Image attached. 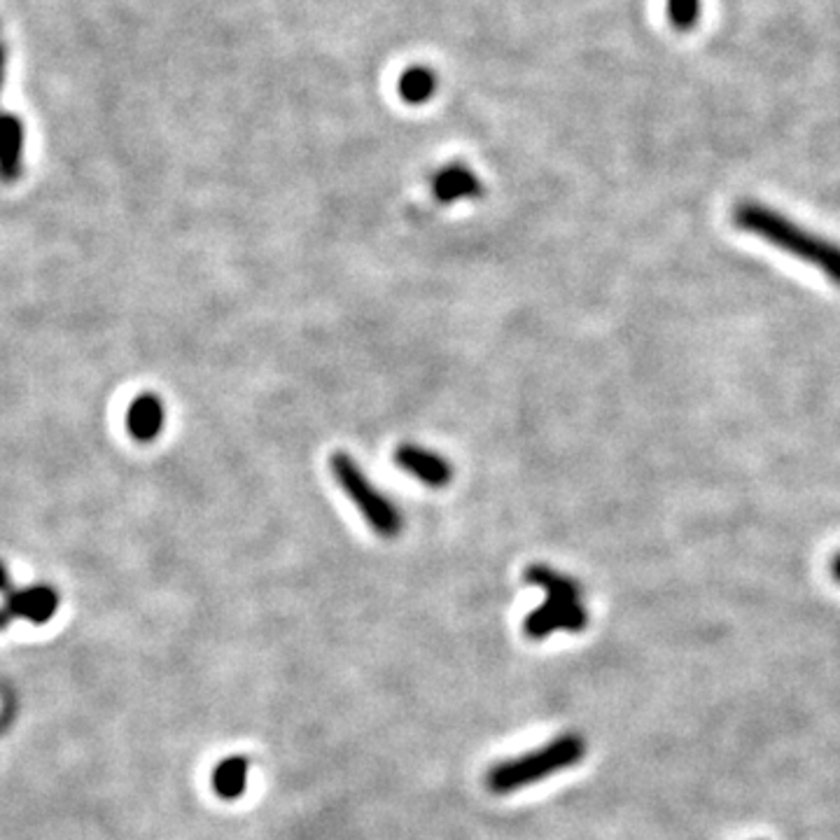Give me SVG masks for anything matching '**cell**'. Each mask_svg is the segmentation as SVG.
Here are the masks:
<instances>
[{
  "label": "cell",
  "instance_id": "obj_4",
  "mask_svg": "<svg viewBox=\"0 0 840 840\" xmlns=\"http://www.w3.org/2000/svg\"><path fill=\"white\" fill-rule=\"evenodd\" d=\"M331 475H335L339 488L346 493V498L355 504V510L362 514L366 525L385 539H395L405 530V516H401L399 506L376 488V483L370 481L362 467L350 458L348 453L339 451L329 458Z\"/></svg>",
  "mask_w": 840,
  "mask_h": 840
},
{
  "label": "cell",
  "instance_id": "obj_14",
  "mask_svg": "<svg viewBox=\"0 0 840 840\" xmlns=\"http://www.w3.org/2000/svg\"><path fill=\"white\" fill-rule=\"evenodd\" d=\"M831 572H833V580H836V582H840V553L833 558V563H831Z\"/></svg>",
  "mask_w": 840,
  "mask_h": 840
},
{
  "label": "cell",
  "instance_id": "obj_13",
  "mask_svg": "<svg viewBox=\"0 0 840 840\" xmlns=\"http://www.w3.org/2000/svg\"><path fill=\"white\" fill-rule=\"evenodd\" d=\"M8 588H10V574L3 565H0V593H5Z\"/></svg>",
  "mask_w": 840,
  "mask_h": 840
},
{
  "label": "cell",
  "instance_id": "obj_8",
  "mask_svg": "<svg viewBox=\"0 0 840 840\" xmlns=\"http://www.w3.org/2000/svg\"><path fill=\"white\" fill-rule=\"evenodd\" d=\"M59 609V593L49 586H33L16 591L8 598V611L16 619L31 623H47Z\"/></svg>",
  "mask_w": 840,
  "mask_h": 840
},
{
  "label": "cell",
  "instance_id": "obj_2",
  "mask_svg": "<svg viewBox=\"0 0 840 840\" xmlns=\"http://www.w3.org/2000/svg\"><path fill=\"white\" fill-rule=\"evenodd\" d=\"M525 580L547 593V603L539 605L525 617V635L533 640H545L556 633V630L582 633L588 626V611L582 605V586L576 584L572 576L537 563L525 570Z\"/></svg>",
  "mask_w": 840,
  "mask_h": 840
},
{
  "label": "cell",
  "instance_id": "obj_15",
  "mask_svg": "<svg viewBox=\"0 0 840 840\" xmlns=\"http://www.w3.org/2000/svg\"><path fill=\"white\" fill-rule=\"evenodd\" d=\"M10 619H12V615H10L8 607H5L3 611H0V630H3V628L10 623Z\"/></svg>",
  "mask_w": 840,
  "mask_h": 840
},
{
  "label": "cell",
  "instance_id": "obj_1",
  "mask_svg": "<svg viewBox=\"0 0 840 840\" xmlns=\"http://www.w3.org/2000/svg\"><path fill=\"white\" fill-rule=\"evenodd\" d=\"M733 218L740 230L773 243L775 248L790 253L803 261H808V265L825 271L831 283L840 288V245L810 234L808 230L798 226L794 220L780 215L778 210L755 201L740 203L735 208Z\"/></svg>",
  "mask_w": 840,
  "mask_h": 840
},
{
  "label": "cell",
  "instance_id": "obj_6",
  "mask_svg": "<svg viewBox=\"0 0 840 840\" xmlns=\"http://www.w3.org/2000/svg\"><path fill=\"white\" fill-rule=\"evenodd\" d=\"M432 191L434 199L440 203H458V201H471L483 195V185L479 175L465 164H448L442 171L434 173L432 178Z\"/></svg>",
  "mask_w": 840,
  "mask_h": 840
},
{
  "label": "cell",
  "instance_id": "obj_11",
  "mask_svg": "<svg viewBox=\"0 0 840 840\" xmlns=\"http://www.w3.org/2000/svg\"><path fill=\"white\" fill-rule=\"evenodd\" d=\"M248 759L243 757H232L218 763L215 773H213V790L220 798L234 801L238 798L245 786H248Z\"/></svg>",
  "mask_w": 840,
  "mask_h": 840
},
{
  "label": "cell",
  "instance_id": "obj_3",
  "mask_svg": "<svg viewBox=\"0 0 840 840\" xmlns=\"http://www.w3.org/2000/svg\"><path fill=\"white\" fill-rule=\"evenodd\" d=\"M586 757V743L582 735L565 733L558 735L545 747H537L528 755L502 761L488 770L486 784L493 794H512L530 786L533 782L547 780L553 773H560Z\"/></svg>",
  "mask_w": 840,
  "mask_h": 840
},
{
  "label": "cell",
  "instance_id": "obj_5",
  "mask_svg": "<svg viewBox=\"0 0 840 840\" xmlns=\"http://www.w3.org/2000/svg\"><path fill=\"white\" fill-rule=\"evenodd\" d=\"M395 463L407 475L425 483L428 488H446L453 481V465L442 453L430 451L418 444H399L395 451Z\"/></svg>",
  "mask_w": 840,
  "mask_h": 840
},
{
  "label": "cell",
  "instance_id": "obj_10",
  "mask_svg": "<svg viewBox=\"0 0 840 840\" xmlns=\"http://www.w3.org/2000/svg\"><path fill=\"white\" fill-rule=\"evenodd\" d=\"M436 86H440V78L428 66H413L401 73L397 82L399 98L409 105H423L434 98Z\"/></svg>",
  "mask_w": 840,
  "mask_h": 840
},
{
  "label": "cell",
  "instance_id": "obj_7",
  "mask_svg": "<svg viewBox=\"0 0 840 840\" xmlns=\"http://www.w3.org/2000/svg\"><path fill=\"white\" fill-rule=\"evenodd\" d=\"M164 420H166V411H164L162 399L152 393L138 395L127 409V430L140 444L154 442L156 436L162 434Z\"/></svg>",
  "mask_w": 840,
  "mask_h": 840
},
{
  "label": "cell",
  "instance_id": "obj_16",
  "mask_svg": "<svg viewBox=\"0 0 840 840\" xmlns=\"http://www.w3.org/2000/svg\"><path fill=\"white\" fill-rule=\"evenodd\" d=\"M3 66H5V55H3V47H0V84H3Z\"/></svg>",
  "mask_w": 840,
  "mask_h": 840
},
{
  "label": "cell",
  "instance_id": "obj_9",
  "mask_svg": "<svg viewBox=\"0 0 840 840\" xmlns=\"http://www.w3.org/2000/svg\"><path fill=\"white\" fill-rule=\"evenodd\" d=\"M24 127L12 115H0V180L12 183L22 173Z\"/></svg>",
  "mask_w": 840,
  "mask_h": 840
},
{
  "label": "cell",
  "instance_id": "obj_12",
  "mask_svg": "<svg viewBox=\"0 0 840 840\" xmlns=\"http://www.w3.org/2000/svg\"><path fill=\"white\" fill-rule=\"evenodd\" d=\"M665 14L677 31H691L700 16V0H665Z\"/></svg>",
  "mask_w": 840,
  "mask_h": 840
}]
</instances>
